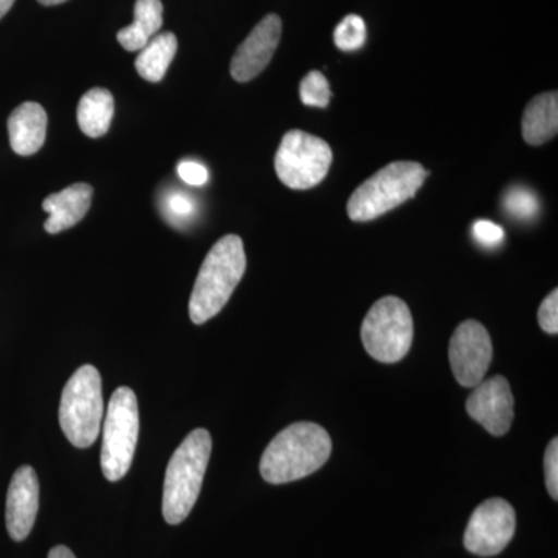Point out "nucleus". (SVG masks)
<instances>
[{"label":"nucleus","instance_id":"f257e3e1","mask_svg":"<svg viewBox=\"0 0 558 558\" xmlns=\"http://www.w3.org/2000/svg\"><path fill=\"white\" fill-rule=\"evenodd\" d=\"M332 451L329 433L314 422H296L275 436L263 458L260 476L270 484L306 478L326 464Z\"/></svg>","mask_w":558,"mask_h":558},{"label":"nucleus","instance_id":"f03ea898","mask_svg":"<svg viewBox=\"0 0 558 558\" xmlns=\"http://www.w3.org/2000/svg\"><path fill=\"white\" fill-rule=\"evenodd\" d=\"M247 267L244 242L236 234L220 238L202 264L190 299V318L204 325L229 303Z\"/></svg>","mask_w":558,"mask_h":558},{"label":"nucleus","instance_id":"7ed1b4c3","mask_svg":"<svg viewBox=\"0 0 558 558\" xmlns=\"http://www.w3.org/2000/svg\"><path fill=\"white\" fill-rule=\"evenodd\" d=\"M211 447L213 440L207 429L197 428L183 439L172 454L165 475L161 502L167 523H182L196 505L211 457Z\"/></svg>","mask_w":558,"mask_h":558},{"label":"nucleus","instance_id":"20e7f679","mask_svg":"<svg viewBox=\"0 0 558 558\" xmlns=\"http://www.w3.org/2000/svg\"><path fill=\"white\" fill-rule=\"evenodd\" d=\"M428 171L416 161H395L363 182L348 202L349 218L368 222L416 196Z\"/></svg>","mask_w":558,"mask_h":558},{"label":"nucleus","instance_id":"39448f33","mask_svg":"<svg viewBox=\"0 0 558 558\" xmlns=\"http://www.w3.org/2000/svg\"><path fill=\"white\" fill-rule=\"evenodd\" d=\"M105 400L101 377L92 365L81 366L62 391L60 424L65 438L78 449L94 446L101 429Z\"/></svg>","mask_w":558,"mask_h":558},{"label":"nucleus","instance_id":"423d86ee","mask_svg":"<svg viewBox=\"0 0 558 558\" xmlns=\"http://www.w3.org/2000/svg\"><path fill=\"white\" fill-rule=\"evenodd\" d=\"M140 429L138 403L131 388L120 387L110 398L102 428L101 470L106 480L120 481L130 472Z\"/></svg>","mask_w":558,"mask_h":558},{"label":"nucleus","instance_id":"0eeeda50","mask_svg":"<svg viewBox=\"0 0 558 558\" xmlns=\"http://www.w3.org/2000/svg\"><path fill=\"white\" fill-rule=\"evenodd\" d=\"M413 317L398 296L377 301L362 325V341L371 357L396 363L409 354L413 343Z\"/></svg>","mask_w":558,"mask_h":558},{"label":"nucleus","instance_id":"6e6552de","mask_svg":"<svg viewBox=\"0 0 558 558\" xmlns=\"http://www.w3.org/2000/svg\"><path fill=\"white\" fill-rule=\"evenodd\" d=\"M332 165V149L325 140L290 131L281 140L275 170L288 189L310 190L323 182Z\"/></svg>","mask_w":558,"mask_h":558},{"label":"nucleus","instance_id":"1a4fd4ad","mask_svg":"<svg viewBox=\"0 0 558 558\" xmlns=\"http://www.w3.org/2000/svg\"><path fill=\"white\" fill-rule=\"evenodd\" d=\"M515 529L512 506L506 499H486L470 517L464 534L465 549L480 557L498 556L515 535Z\"/></svg>","mask_w":558,"mask_h":558},{"label":"nucleus","instance_id":"9d476101","mask_svg":"<svg viewBox=\"0 0 558 558\" xmlns=\"http://www.w3.org/2000/svg\"><path fill=\"white\" fill-rule=\"evenodd\" d=\"M492 348L487 329L475 319L461 323L450 340L449 355L451 371L465 388L476 387L490 368Z\"/></svg>","mask_w":558,"mask_h":558},{"label":"nucleus","instance_id":"9b49d317","mask_svg":"<svg viewBox=\"0 0 558 558\" xmlns=\"http://www.w3.org/2000/svg\"><path fill=\"white\" fill-rule=\"evenodd\" d=\"M465 409L490 435L505 436L513 421V396L508 379L497 376L481 381Z\"/></svg>","mask_w":558,"mask_h":558},{"label":"nucleus","instance_id":"f8f14e48","mask_svg":"<svg viewBox=\"0 0 558 558\" xmlns=\"http://www.w3.org/2000/svg\"><path fill=\"white\" fill-rule=\"evenodd\" d=\"M282 24L277 14H269L253 28L247 39L238 47L231 61V76L247 83L270 64L281 39Z\"/></svg>","mask_w":558,"mask_h":558},{"label":"nucleus","instance_id":"ddd939ff","mask_svg":"<svg viewBox=\"0 0 558 558\" xmlns=\"http://www.w3.org/2000/svg\"><path fill=\"white\" fill-rule=\"evenodd\" d=\"M38 509V476L31 465H22L14 472L7 494V529L14 542H22L31 535Z\"/></svg>","mask_w":558,"mask_h":558},{"label":"nucleus","instance_id":"4468645a","mask_svg":"<svg viewBox=\"0 0 558 558\" xmlns=\"http://www.w3.org/2000/svg\"><path fill=\"white\" fill-rule=\"evenodd\" d=\"M92 193L87 183H73L60 193L50 194L43 204L44 211L49 213L44 223L47 233L57 234L81 222L89 211Z\"/></svg>","mask_w":558,"mask_h":558},{"label":"nucleus","instance_id":"2eb2a0df","mask_svg":"<svg viewBox=\"0 0 558 558\" xmlns=\"http://www.w3.org/2000/svg\"><path fill=\"white\" fill-rule=\"evenodd\" d=\"M47 113L38 102L27 101L11 112L9 134L11 149L17 156H33L46 142Z\"/></svg>","mask_w":558,"mask_h":558},{"label":"nucleus","instance_id":"dca6fc26","mask_svg":"<svg viewBox=\"0 0 558 558\" xmlns=\"http://www.w3.org/2000/svg\"><path fill=\"white\" fill-rule=\"evenodd\" d=\"M521 130H523L524 142L532 146L543 145L556 137L558 131L557 92L538 95L529 102L524 110Z\"/></svg>","mask_w":558,"mask_h":558},{"label":"nucleus","instance_id":"f3484780","mask_svg":"<svg viewBox=\"0 0 558 558\" xmlns=\"http://www.w3.org/2000/svg\"><path fill=\"white\" fill-rule=\"evenodd\" d=\"M161 24H163L161 0H137L134 22L128 27L121 28L117 39L124 50L140 51L154 36L159 35Z\"/></svg>","mask_w":558,"mask_h":558},{"label":"nucleus","instance_id":"a211bd4d","mask_svg":"<svg viewBox=\"0 0 558 558\" xmlns=\"http://www.w3.org/2000/svg\"><path fill=\"white\" fill-rule=\"evenodd\" d=\"M113 97L108 89L95 87L83 95L80 100L76 119L80 130L90 138L102 137L108 134L113 119Z\"/></svg>","mask_w":558,"mask_h":558},{"label":"nucleus","instance_id":"6ab92c4d","mask_svg":"<svg viewBox=\"0 0 558 558\" xmlns=\"http://www.w3.org/2000/svg\"><path fill=\"white\" fill-rule=\"evenodd\" d=\"M178 38L174 33L165 32L154 36L153 39L138 51L135 69L143 80L149 83H160L167 75L175 53H178Z\"/></svg>","mask_w":558,"mask_h":558},{"label":"nucleus","instance_id":"aec40b11","mask_svg":"<svg viewBox=\"0 0 558 558\" xmlns=\"http://www.w3.org/2000/svg\"><path fill=\"white\" fill-rule=\"evenodd\" d=\"M333 43L343 51L362 49L366 43V24L357 14H349L337 25Z\"/></svg>","mask_w":558,"mask_h":558},{"label":"nucleus","instance_id":"412c9836","mask_svg":"<svg viewBox=\"0 0 558 558\" xmlns=\"http://www.w3.org/2000/svg\"><path fill=\"white\" fill-rule=\"evenodd\" d=\"M300 97L303 105L311 106V108H328L330 97H332L329 81L317 70L307 73L301 81Z\"/></svg>","mask_w":558,"mask_h":558},{"label":"nucleus","instance_id":"4be33fe9","mask_svg":"<svg viewBox=\"0 0 558 558\" xmlns=\"http://www.w3.org/2000/svg\"><path fill=\"white\" fill-rule=\"evenodd\" d=\"M505 208L513 218L526 220L537 215L539 202L531 190L513 186L506 194Z\"/></svg>","mask_w":558,"mask_h":558},{"label":"nucleus","instance_id":"5701e85b","mask_svg":"<svg viewBox=\"0 0 558 558\" xmlns=\"http://www.w3.org/2000/svg\"><path fill=\"white\" fill-rule=\"evenodd\" d=\"M163 211L171 222H185L196 211V205L186 194L172 193L165 201Z\"/></svg>","mask_w":558,"mask_h":558},{"label":"nucleus","instance_id":"b1692460","mask_svg":"<svg viewBox=\"0 0 558 558\" xmlns=\"http://www.w3.org/2000/svg\"><path fill=\"white\" fill-rule=\"evenodd\" d=\"M473 238L483 247L494 248L505 241V230L492 220H476L473 223Z\"/></svg>","mask_w":558,"mask_h":558},{"label":"nucleus","instance_id":"393cba45","mask_svg":"<svg viewBox=\"0 0 558 558\" xmlns=\"http://www.w3.org/2000/svg\"><path fill=\"white\" fill-rule=\"evenodd\" d=\"M538 323L548 333L558 332V290H553L538 310Z\"/></svg>","mask_w":558,"mask_h":558},{"label":"nucleus","instance_id":"a878e982","mask_svg":"<svg viewBox=\"0 0 558 558\" xmlns=\"http://www.w3.org/2000/svg\"><path fill=\"white\" fill-rule=\"evenodd\" d=\"M546 487L554 501L558 499V439L550 440L545 453Z\"/></svg>","mask_w":558,"mask_h":558},{"label":"nucleus","instance_id":"bb28decb","mask_svg":"<svg viewBox=\"0 0 558 558\" xmlns=\"http://www.w3.org/2000/svg\"><path fill=\"white\" fill-rule=\"evenodd\" d=\"M179 178L191 186H202L208 182L207 168L193 160L180 161L178 167Z\"/></svg>","mask_w":558,"mask_h":558},{"label":"nucleus","instance_id":"cd10ccee","mask_svg":"<svg viewBox=\"0 0 558 558\" xmlns=\"http://www.w3.org/2000/svg\"><path fill=\"white\" fill-rule=\"evenodd\" d=\"M47 558H76L73 556L72 550L68 548V546H54L53 549H50L49 557Z\"/></svg>","mask_w":558,"mask_h":558},{"label":"nucleus","instance_id":"c85d7f7f","mask_svg":"<svg viewBox=\"0 0 558 558\" xmlns=\"http://www.w3.org/2000/svg\"><path fill=\"white\" fill-rule=\"evenodd\" d=\"M14 2H16V0H0V20L9 13Z\"/></svg>","mask_w":558,"mask_h":558},{"label":"nucleus","instance_id":"c756f323","mask_svg":"<svg viewBox=\"0 0 558 558\" xmlns=\"http://www.w3.org/2000/svg\"><path fill=\"white\" fill-rule=\"evenodd\" d=\"M40 5L46 7H53V5H60V3L68 2V0H38Z\"/></svg>","mask_w":558,"mask_h":558}]
</instances>
